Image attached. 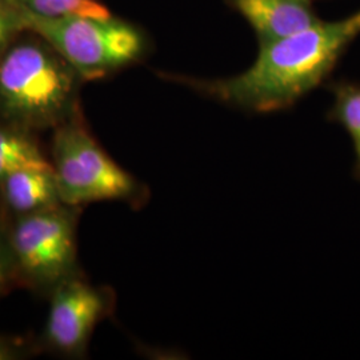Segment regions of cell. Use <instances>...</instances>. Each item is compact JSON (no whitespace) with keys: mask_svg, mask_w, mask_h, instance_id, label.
Instances as JSON below:
<instances>
[{"mask_svg":"<svg viewBox=\"0 0 360 360\" xmlns=\"http://www.w3.org/2000/svg\"><path fill=\"white\" fill-rule=\"evenodd\" d=\"M359 35L360 10L342 20L318 22L295 35L260 44L254 65L236 77L159 75L245 111H282L319 87Z\"/></svg>","mask_w":360,"mask_h":360,"instance_id":"6da1fadb","label":"cell"},{"mask_svg":"<svg viewBox=\"0 0 360 360\" xmlns=\"http://www.w3.org/2000/svg\"><path fill=\"white\" fill-rule=\"evenodd\" d=\"M82 82L44 39L13 40L0 55V112L19 129H56L74 117Z\"/></svg>","mask_w":360,"mask_h":360,"instance_id":"7a4b0ae2","label":"cell"},{"mask_svg":"<svg viewBox=\"0 0 360 360\" xmlns=\"http://www.w3.org/2000/svg\"><path fill=\"white\" fill-rule=\"evenodd\" d=\"M22 13L28 32L44 39L84 80L111 77L139 63L148 40L139 27L114 18H40Z\"/></svg>","mask_w":360,"mask_h":360,"instance_id":"3957f363","label":"cell"},{"mask_svg":"<svg viewBox=\"0 0 360 360\" xmlns=\"http://www.w3.org/2000/svg\"><path fill=\"white\" fill-rule=\"evenodd\" d=\"M51 165L60 200L67 206L102 200L142 206L148 196L142 183L120 167L74 117L55 129Z\"/></svg>","mask_w":360,"mask_h":360,"instance_id":"277c9868","label":"cell"},{"mask_svg":"<svg viewBox=\"0 0 360 360\" xmlns=\"http://www.w3.org/2000/svg\"><path fill=\"white\" fill-rule=\"evenodd\" d=\"M77 207L58 205L20 215L8 245L15 271L39 288H53L74 275Z\"/></svg>","mask_w":360,"mask_h":360,"instance_id":"5b68a950","label":"cell"},{"mask_svg":"<svg viewBox=\"0 0 360 360\" xmlns=\"http://www.w3.org/2000/svg\"><path fill=\"white\" fill-rule=\"evenodd\" d=\"M51 307L46 324V339L52 348L75 355L84 351L96 324L114 307V295L68 276L52 288Z\"/></svg>","mask_w":360,"mask_h":360,"instance_id":"8992f818","label":"cell"},{"mask_svg":"<svg viewBox=\"0 0 360 360\" xmlns=\"http://www.w3.org/2000/svg\"><path fill=\"white\" fill-rule=\"evenodd\" d=\"M257 34L259 46L302 32L321 22L314 0H227Z\"/></svg>","mask_w":360,"mask_h":360,"instance_id":"52a82bcc","label":"cell"},{"mask_svg":"<svg viewBox=\"0 0 360 360\" xmlns=\"http://www.w3.org/2000/svg\"><path fill=\"white\" fill-rule=\"evenodd\" d=\"M0 190L4 203L19 215L62 205L52 166L13 171L0 181Z\"/></svg>","mask_w":360,"mask_h":360,"instance_id":"ba28073f","label":"cell"},{"mask_svg":"<svg viewBox=\"0 0 360 360\" xmlns=\"http://www.w3.org/2000/svg\"><path fill=\"white\" fill-rule=\"evenodd\" d=\"M22 129L0 127V181L20 168L52 166Z\"/></svg>","mask_w":360,"mask_h":360,"instance_id":"9c48e42d","label":"cell"},{"mask_svg":"<svg viewBox=\"0 0 360 360\" xmlns=\"http://www.w3.org/2000/svg\"><path fill=\"white\" fill-rule=\"evenodd\" d=\"M334 95L333 108L328 112V119L342 124L352 139L355 150V176L360 179V84L339 80L328 86Z\"/></svg>","mask_w":360,"mask_h":360,"instance_id":"30bf717a","label":"cell"},{"mask_svg":"<svg viewBox=\"0 0 360 360\" xmlns=\"http://www.w3.org/2000/svg\"><path fill=\"white\" fill-rule=\"evenodd\" d=\"M20 13L40 18L92 16L105 18L111 13L101 0H8Z\"/></svg>","mask_w":360,"mask_h":360,"instance_id":"8fae6325","label":"cell"},{"mask_svg":"<svg viewBox=\"0 0 360 360\" xmlns=\"http://www.w3.org/2000/svg\"><path fill=\"white\" fill-rule=\"evenodd\" d=\"M22 32L27 30L20 11L8 0H0V55Z\"/></svg>","mask_w":360,"mask_h":360,"instance_id":"7c38bea8","label":"cell"},{"mask_svg":"<svg viewBox=\"0 0 360 360\" xmlns=\"http://www.w3.org/2000/svg\"><path fill=\"white\" fill-rule=\"evenodd\" d=\"M13 272H15V266H13L10 245L6 247L0 242V294L10 283Z\"/></svg>","mask_w":360,"mask_h":360,"instance_id":"4fadbf2b","label":"cell"},{"mask_svg":"<svg viewBox=\"0 0 360 360\" xmlns=\"http://www.w3.org/2000/svg\"><path fill=\"white\" fill-rule=\"evenodd\" d=\"M19 351L16 348V345L11 343L7 339L0 338V360H10L18 358Z\"/></svg>","mask_w":360,"mask_h":360,"instance_id":"5bb4252c","label":"cell"}]
</instances>
